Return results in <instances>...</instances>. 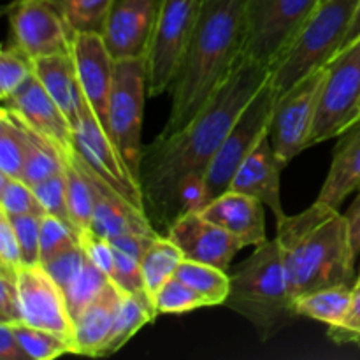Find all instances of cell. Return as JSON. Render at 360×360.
Returning a JSON list of instances; mask_svg holds the SVG:
<instances>
[{
  "label": "cell",
  "mask_w": 360,
  "mask_h": 360,
  "mask_svg": "<svg viewBox=\"0 0 360 360\" xmlns=\"http://www.w3.org/2000/svg\"><path fill=\"white\" fill-rule=\"evenodd\" d=\"M158 316L155 302L148 292L141 294H123L122 306L116 315L108 341L102 347L98 357H108L125 347L146 323L153 322Z\"/></svg>",
  "instance_id": "d4e9b609"
},
{
  "label": "cell",
  "mask_w": 360,
  "mask_h": 360,
  "mask_svg": "<svg viewBox=\"0 0 360 360\" xmlns=\"http://www.w3.org/2000/svg\"><path fill=\"white\" fill-rule=\"evenodd\" d=\"M32 188H34V192H35V195H37L41 206L44 207L46 214H51V217L60 218V220L65 221L67 225H70L72 229H76V225H74V221H72V217H70L69 202H67L65 172L60 171L58 174H55V176H51V178L44 179V181L37 183V185L32 186Z\"/></svg>",
  "instance_id": "f35d334b"
},
{
  "label": "cell",
  "mask_w": 360,
  "mask_h": 360,
  "mask_svg": "<svg viewBox=\"0 0 360 360\" xmlns=\"http://www.w3.org/2000/svg\"><path fill=\"white\" fill-rule=\"evenodd\" d=\"M355 283H360V271H359V276H357V280H355Z\"/></svg>",
  "instance_id": "f907efd6"
},
{
  "label": "cell",
  "mask_w": 360,
  "mask_h": 360,
  "mask_svg": "<svg viewBox=\"0 0 360 360\" xmlns=\"http://www.w3.org/2000/svg\"><path fill=\"white\" fill-rule=\"evenodd\" d=\"M122 299L123 292L111 280L101 295L74 320V354L98 357L120 311Z\"/></svg>",
  "instance_id": "603a6c76"
},
{
  "label": "cell",
  "mask_w": 360,
  "mask_h": 360,
  "mask_svg": "<svg viewBox=\"0 0 360 360\" xmlns=\"http://www.w3.org/2000/svg\"><path fill=\"white\" fill-rule=\"evenodd\" d=\"M360 120V39L327 63L309 148L340 137Z\"/></svg>",
  "instance_id": "ba28073f"
},
{
  "label": "cell",
  "mask_w": 360,
  "mask_h": 360,
  "mask_svg": "<svg viewBox=\"0 0 360 360\" xmlns=\"http://www.w3.org/2000/svg\"><path fill=\"white\" fill-rule=\"evenodd\" d=\"M276 243L294 301L327 287H354L357 255L338 207L315 200L295 217L276 220Z\"/></svg>",
  "instance_id": "3957f363"
},
{
  "label": "cell",
  "mask_w": 360,
  "mask_h": 360,
  "mask_svg": "<svg viewBox=\"0 0 360 360\" xmlns=\"http://www.w3.org/2000/svg\"><path fill=\"white\" fill-rule=\"evenodd\" d=\"M74 32H102L115 0H55Z\"/></svg>",
  "instance_id": "836d02e7"
},
{
  "label": "cell",
  "mask_w": 360,
  "mask_h": 360,
  "mask_svg": "<svg viewBox=\"0 0 360 360\" xmlns=\"http://www.w3.org/2000/svg\"><path fill=\"white\" fill-rule=\"evenodd\" d=\"M0 357L2 360H28L25 348L21 347L20 340L14 334L13 326L0 322Z\"/></svg>",
  "instance_id": "7dc6e473"
},
{
  "label": "cell",
  "mask_w": 360,
  "mask_h": 360,
  "mask_svg": "<svg viewBox=\"0 0 360 360\" xmlns=\"http://www.w3.org/2000/svg\"><path fill=\"white\" fill-rule=\"evenodd\" d=\"M278 95L269 79L248 102L206 171V204L231 188L236 172L269 134Z\"/></svg>",
  "instance_id": "52a82bcc"
},
{
  "label": "cell",
  "mask_w": 360,
  "mask_h": 360,
  "mask_svg": "<svg viewBox=\"0 0 360 360\" xmlns=\"http://www.w3.org/2000/svg\"><path fill=\"white\" fill-rule=\"evenodd\" d=\"M153 302L158 315H165V313L176 315V313H188L199 308H210L207 301L199 292H195L176 276L162 285L160 290L155 294Z\"/></svg>",
  "instance_id": "d590c367"
},
{
  "label": "cell",
  "mask_w": 360,
  "mask_h": 360,
  "mask_svg": "<svg viewBox=\"0 0 360 360\" xmlns=\"http://www.w3.org/2000/svg\"><path fill=\"white\" fill-rule=\"evenodd\" d=\"M81 236L76 229L60 218L44 214L41 221V264L81 246Z\"/></svg>",
  "instance_id": "74e56055"
},
{
  "label": "cell",
  "mask_w": 360,
  "mask_h": 360,
  "mask_svg": "<svg viewBox=\"0 0 360 360\" xmlns=\"http://www.w3.org/2000/svg\"><path fill=\"white\" fill-rule=\"evenodd\" d=\"M4 108L9 109L37 136L48 141L63 158L76 150L72 125L35 74L13 95L4 98Z\"/></svg>",
  "instance_id": "9a60e30c"
},
{
  "label": "cell",
  "mask_w": 360,
  "mask_h": 360,
  "mask_svg": "<svg viewBox=\"0 0 360 360\" xmlns=\"http://www.w3.org/2000/svg\"><path fill=\"white\" fill-rule=\"evenodd\" d=\"M6 14L11 42L34 60L72 51L76 32L55 0H11Z\"/></svg>",
  "instance_id": "7c38bea8"
},
{
  "label": "cell",
  "mask_w": 360,
  "mask_h": 360,
  "mask_svg": "<svg viewBox=\"0 0 360 360\" xmlns=\"http://www.w3.org/2000/svg\"><path fill=\"white\" fill-rule=\"evenodd\" d=\"M0 267L11 271H20V267H23L16 232L11 218L4 211H0Z\"/></svg>",
  "instance_id": "bcb514c9"
},
{
  "label": "cell",
  "mask_w": 360,
  "mask_h": 360,
  "mask_svg": "<svg viewBox=\"0 0 360 360\" xmlns=\"http://www.w3.org/2000/svg\"><path fill=\"white\" fill-rule=\"evenodd\" d=\"M74 137H76V150L90 164V167L95 169L116 192L122 193L134 206L146 211L139 179L130 171L112 137L102 127L88 104H84L79 127L74 130Z\"/></svg>",
  "instance_id": "4fadbf2b"
},
{
  "label": "cell",
  "mask_w": 360,
  "mask_h": 360,
  "mask_svg": "<svg viewBox=\"0 0 360 360\" xmlns=\"http://www.w3.org/2000/svg\"><path fill=\"white\" fill-rule=\"evenodd\" d=\"M204 0H164L153 41L146 56L148 97H158L171 88L190 37L195 30Z\"/></svg>",
  "instance_id": "30bf717a"
},
{
  "label": "cell",
  "mask_w": 360,
  "mask_h": 360,
  "mask_svg": "<svg viewBox=\"0 0 360 360\" xmlns=\"http://www.w3.org/2000/svg\"><path fill=\"white\" fill-rule=\"evenodd\" d=\"M79 243L88 259L111 278L112 269H115V248H112V243L109 239L98 236L91 229L90 231L81 232Z\"/></svg>",
  "instance_id": "f6af8a7d"
},
{
  "label": "cell",
  "mask_w": 360,
  "mask_h": 360,
  "mask_svg": "<svg viewBox=\"0 0 360 360\" xmlns=\"http://www.w3.org/2000/svg\"><path fill=\"white\" fill-rule=\"evenodd\" d=\"M183 257L229 271L234 257L246 248L245 243L220 225L204 218L199 211L183 214L169 227L167 234Z\"/></svg>",
  "instance_id": "d6986e66"
},
{
  "label": "cell",
  "mask_w": 360,
  "mask_h": 360,
  "mask_svg": "<svg viewBox=\"0 0 360 360\" xmlns=\"http://www.w3.org/2000/svg\"><path fill=\"white\" fill-rule=\"evenodd\" d=\"M285 165L274 153L273 143L267 134L238 169L229 190L255 197L273 211L276 220H280L285 217L281 207V169Z\"/></svg>",
  "instance_id": "ffe728a7"
},
{
  "label": "cell",
  "mask_w": 360,
  "mask_h": 360,
  "mask_svg": "<svg viewBox=\"0 0 360 360\" xmlns=\"http://www.w3.org/2000/svg\"><path fill=\"white\" fill-rule=\"evenodd\" d=\"M348 221V229H350V239L352 246L355 250V255H360V188L357 190V197L352 202V206L348 207L347 213H345Z\"/></svg>",
  "instance_id": "c3c4849f"
},
{
  "label": "cell",
  "mask_w": 360,
  "mask_h": 360,
  "mask_svg": "<svg viewBox=\"0 0 360 360\" xmlns=\"http://www.w3.org/2000/svg\"><path fill=\"white\" fill-rule=\"evenodd\" d=\"M246 0H204L171 84V112L160 136L181 130L229 81L243 60Z\"/></svg>",
  "instance_id": "7a4b0ae2"
},
{
  "label": "cell",
  "mask_w": 360,
  "mask_h": 360,
  "mask_svg": "<svg viewBox=\"0 0 360 360\" xmlns=\"http://www.w3.org/2000/svg\"><path fill=\"white\" fill-rule=\"evenodd\" d=\"M267 79V67L243 58L227 83L181 130L144 146L137 179L148 218L160 234H167L174 224L179 181L188 174H206L238 116Z\"/></svg>",
  "instance_id": "6da1fadb"
},
{
  "label": "cell",
  "mask_w": 360,
  "mask_h": 360,
  "mask_svg": "<svg viewBox=\"0 0 360 360\" xmlns=\"http://www.w3.org/2000/svg\"><path fill=\"white\" fill-rule=\"evenodd\" d=\"M63 172L67 181V202H69L70 217L74 225L81 232L90 231L94 220V195H91L90 183L84 176L83 169L77 162L76 150L63 158Z\"/></svg>",
  "instance_id": "f1b7e54d"
},
{
  "label": "cell",
  "mask_w": 360,
  "mask_h": 360,
  "mask_svg": "<svg viewBox=\"0 0 360 360\" xmlns=\"http://www.w3.org/2000/svg\"><path fill=\"white\" fill-rule=\"evenodd\" d=\"M21 347L32 360H53L62 355L74 354V345L55 333L28 326L25 322L11 323Z\"/></svg>",
  "instance_id": "1f68e13d"
},
{
  "label": "cell",
  "mask_w": 360,
  "mask_h": 360,
  "mask_svg": "<svg viewBox=\"0 0 360 360\" xmlns=\"http://www.w3.org/2000/svg\"><path fill=\"white\" fill-rule=\"evenodd\" d=\"M35 76L44 84L48 94L76 130L79 127L86 101L77 79L72 55L65 53V55L39 56L35 58Z\"/></svg>",
  "instance_id": "7402d4cb"
},
{
  "label": "cell",
  "mask_w": 360,
  "mask_h": 360,
  "mask_svg": "<svg viewBox=\"0 0 360 360\" xmlns=\"http://www.w3.org/2000/svg\"><path fill=\"white\" fill-rule=\"evenodd\" d=\"M326 72L327 65L309 74L287 94L278 97L271 120L269 137L274 153L283 165L309 148Z\"/></svg>",
  "instance_id": "8fae6325"
},
{
  "label": "cell",
  "mask_w": 360,
  "mask_h": 360,
  "mask_svg": "<svg viewBox=\"0 0 360 360\" xmlns=\"http://www.w3.org/2000/svg\"><path fill=\"white\" fill-rule=\"evenodd\" d=\"M109 281H111V278H109L104 271L98 269V267L86 257V262H84L81 273L77 274V276L74 278L72 283L63 290L67 304H69V311L74 320L84 311L86 306H90L91 302L101 295V292L108 287Z\"/></svg>",
  "instance_id": "d6a6232c"
},
{
  "label": "cell",
  "mask_w": 360,
  "mask_h": 360,
  "mask_svg": "<svg viewBox=\"0 0 360 360\" xmlns=\"http://www.w3.org/2000/svg\"><path fill=\"white\" fill-rule=\"evenodd\" d=\"M264 204L246 193L227 190L199 211L204 218L220 225L241 239L245 246H259L267 241Z\"/></svg>",
  "instance_id": "44dd1931"
},
{
  "label": "cell",
  "mask_w": 360,
  "mask_h": 360,
  "mask_svg": "<svg viewBox=\"0 0 360 360\" xmlns=\"http://www.w3.org/2000/svg\"><path fill=\"white\" fill-rule=\"evenodd\" d=\"M0 211L9 217L14 214H39L42 217L44 207L39 202L34 188L20 178L0 172Z\"/></svg>",
  "instance_id": "8d00e7d4"
},
{
  "label": "cell",
  "mask_w": 360,
  "mask_h": 360,
  "mask_svg": "<svg viewBox=\"0 0 360 360\" xmlns=\"http://www.w3.org/2000/svg\"><path fill=\"white\" fill-rule=\"evenodd\" d=\"M360 188V120L340 136L334 148L329 174L316 200L340 210L341 204Z\"/></svg>",
  "instance_id": "cb8c5ba5"
},
{
  "label": "cell",
  "mask_w": 360,
  "mask_h": 360,
  "mask_svg": "<svg viewBox=\"0 0 360 360\" xmlns=\"http://www.w3.org/2000/svg\"><path fill=\"white\" fill-rule=\"evenodd\" d=\"M18 292L21 322L58 334L74 345V319L65 294L44 266L20 267Z\"/></svg>",
  "instance_id": "5bb4252c"
},
{
  "label": "cell",
  "mask_w": 360,
  "mask_h": 360,
  "mask_svg": "<svg viewBox=\"0 0 360 360\" xmlns=\"http://www.w3.org/2000/svg\"><path fill=\"white\" fill-rule=\"evenodd\" d=\"M70 55L84 101L109 134V98L116 60L101 32H76Z\"/></svg>",
  "instance_id": "e0dca14e"
},
{
  "label": "cell",
  "mask_w": 360,
  "mask_h": 360,
  "mask_svg": "<svg viewBox=\"0 0 360 360\" xmlns=\"http://www.w3.org/2000/svg\"><path fill=\"white\" fill-rule=\"evenodd\" d=\"M84 262H86V253L81 246H77V248H72L69 252L62 253V255L55 257L49 262L41 264V266H44V269L51 274L53 280L62 287V290H65L72 283L74 278L81 273Z\"/></svg>",
  "instance_id": "b9f144b4"
},
{
  "label": "cell",
  "mask_w": 360,
  "mask_h": 360,
  "mask_svg": "<svg viewBox=\"0 0 360 360\" xmlns=\"http://www.w3.org/2000/svg\"><path fill=\"white\" fill-rule=\"evenodd\" d=\"M320 0H246L243 58L271 69Z\"/></svg>",
  "instance_id": "8992f818"
},
{
  "label": "cell",
  "mask_w": 360,
  "mask_h": 360,
  "mask_svg": "<svg viewBox=\"0 0 360 360\" xmlns=\"http://www.w3.org/2000/svg\"><path fill=\"white\" fill-rule=\"evenodd\" d=\"M7 214V213H6ZM9 217V214H7ZM44 217V214H42ZM39 214H14L11 218L21 248L23 266H41V221Z\"/></svg>",
  "instance_id": "ab89813d"
},
{
  "label": "cell",
  "mask_w": 360,
  "mask_h": 360,
  "mask_svg": "<svg viewBox=\"0 0 360 360\" xmlns=\"http://www.w3.org/2000/svg\"><path fill=\"white\" fill-rule=\"evenodd\" d=\"M176 278L199 292L207 301V306H224L231 292V274L220 267L185 259L179 264Z\"/></svg>",
  "instance_id": "83f0119b"
},
{
  "label": "cell",
  "mask_w": 360,
  "mask_h": 360,
  "mask_svg": "<svg viewBox=\"0 0 360 360\" xmlns=\"http://www.w3.org/2000/svg\"><path fill=\"white\" fill-rule=\"evenodd\" d=\"M164 0H115L102 27L115 60L146 58Z\"/></svg>",
  "instance_id": "2e32d148"
},
{
  "label": "cell",
  "mask_w": 360,
  "mask_h": 360,
  "mask_svg": "<svg viewBox=\"0 0 360 360\" xmlns=\"http://www.w3.org/2000/svg\"><path fill=\"white\" fill-rule=\"evenodd\" d=\"M357 39H360V0L357 2V9H355L354 18H352V23H350V28H348L347 39H345V44L341 49H345V48H348L350 44H354Z\"/></svg>",
  "instance_id": "681fc988"
},
{
  "label": "cell",
  "mask_w": 360,
  "mask_h": 360,
  "mask_svg": "<svg viewBox=\"0 0 360 360\" xmlns=\"http://www.w3.org/2000/svg\"><path fill=\"white\" fill-rule=\"evenodd\" d=\"M185 260L181 250L169 236L160 234L151 241L144 255L141 257V269H143L146 292L155 297L162 285L171 280L178 271L179 264Z\"/></svg>",
  "instance_id": "4316f807"
},
{
  "label": "cell",
  "mask_w": 360,
  "mask_h": 360,
  "mask_svg": "<svg viewBox=\"0 0 360 360\" xmlns=\"http://www.w3.org/2000/svg\"><path fill=\"white\" fill-rule=\"evenodd\" d=\"M359 0H320L295 37L288 42L269 76L278 97L323 69L341 51Z\"/></svg>",
  "instance_id": "5b68a950"
},
{
  "label": "cell",
  "mask_w": 360,
  "mask_h": 360,
  "mask_svg": "<svg viewBox=\"0 0 360 360\" xmlns=\"http://www.w3.org/2000/svg\"><path fill=\"white\" fill-rule=\"evenodd\" d=\"M115 248V246H112ZM111 280L123 294H141L146 292L144 285L141 260L123 250L115 248V269H112Z\"/></svg>",
  "instance_id": "60d3db41"
},
{
  "label": "cell",
  "mask_w": 360,
  "mask_h": 360,
  "mask_svg": "<svg viewBox=\"0 0 360 360\" xmlns=\"http://www.w3.org/2000/svg\"><path fill=\"white\" fill-rule=\"evenodd\" d=\"M27 157V136L20 120L7 108L0 111V172L20 178Z\"/></svg>",
  "instance_id": "4dcf8cb0"
},
{
  "label": "cell",
  "mask_w": 360,
  "mask_h": 360,
  "mask_svg": "<svg viewBox=\"0 0 360 360\" xmlns=\"http://www.w3.org/2000/svg\"><path fill=\"white\" fill-rule=\"evenodd\" d=\"M327 338L334 343L360 347V283L354 285V297L347 316L338 326L327 327Z\"/></svg>",
  "instance_id": "7bdbcfd3"
},
{
  "label": "cell",
  "mask_w": 360,
  "mask_h": 360,
  "mask_svg": "<svg viewBox=\"0 0 360 360\" xmlns=\"http://www.w3.org/2000/svg\"><path fill=\"white\" fill-rule=\"evenodd\" d=\"M35 74V60L11 42L0 53V97L7 98Z\"/></svg>",
  "instance_id": "e575fe53"
},
{
  "label": "cell",
  "mask_w": 360,
  "mask_h": 360,
  "mask_svg": "<svg viewBox=\"0 0 360 360\" xmlns=\"http://www.w3.org/2000/svg\"><path fill=\"white\" fill-rule=\"evenodd\" d=\"M21 125H23L25 136H27V157H25L21 179L27 185L35 186L37 183L63 171V157L48 141H44L34 130L28 129L23 122H21Z\"/></svg>",
  "instance_id": "f546056e"
},
{
  "label": "cell",
  "mask_w": 360,
  "mask_h": 360,
  "mask_svg": "<svg viewBox=\"0 0 360 360\" xmlns=\"http://www.w3.org/2000/svg\"><path fill=\"white\" fill-rule=\"evenodd\" d=\"M231 274V292L224 306L245 316L260 340H269L299 319L276 239L255 252Z\"/></svg>",
  "instance_id": "277c9868"
},
{
  "label": "cell",
  "mask_w": 360,
  "mask_h": 360,
  "mask_svg": "<svg viewBox=\"0 0 360 360\" xmlns=\"http://www.w3.org/2000/svg\"><path fill=\"white\" fill-rule=\"evenodd\" d=\"M0 322H21L18 271L0 267Z\"/></svg>",
  "instance_id": "ee69618b"
},
{
  "label": "cell",
  "mask_w": 360,
  "mask_h": 360,
  "mask_svg": "<svg viewBox=\"0 0 360 360\" xmlns=\"http://www.w3.org/2000/svg\"><path fill=\"white\" fill-rule=\"evenodd\" d=\"M146 95V58L116 60L109 98V134L136 176L144 150L141 132Z\"/></svg>",
  "instance_id": "9c48e42d"
},
{
  "label": "cell",
  "mask_w": 360,
  "mask_h": 360,
  "mask_svg": "<svg viewBox=\"0 0 360 360\" xmlns=\"http://www.w3.org/2000/svg\"><path fill=\"white\" fill-rule=\"evenodd\" d=\"M354 297V287H327L309 292L294 301L299 316L327 323V327L338 326L347 316Z\"/></svg>",
  "instance_id": "484cf974"
},
{
  "label": "cell",
  "mask_w": 360,
  "mask_h": 360,
  "mask_svg": "<svg viewBox=\"0 0 360 360\" xmlns=\"http://www.w3.org/2000/svg\"><path fill=\"white\" fill-rule=\"evenodd\" d=\"M77 162L83 169L88 183H90L91 195H94V220L91 231L105 239H115L123 234H143L160 236L148 218L146 211L134 206L122 193L116 192L95 169L90 167L86 160L76 150Z\"/></svg>",
  "instance_id": "ac0fdd59"
}]
</instances>
